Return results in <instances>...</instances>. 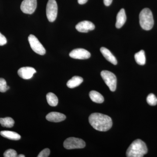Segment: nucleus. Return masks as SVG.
<instances>
[{"label":"nucleus","mask_w":157,"mask_h":157,"mask_svg":"<svg viewBox=\"0 0 157 157\" xmlns=\"http://www.w3.org/2000/svg\"><path fill=\"white\" fill-rule=\"evenodd\" d=\"M7 42V39L6 37L0 33V46L6 45Z\"/></svg>","instance_id":"25"},{"label":"nucleus","mask_w":157,"mask_h":157,"mask_svg":"<svg viewBox=\"0 0 157 157\" xmlns=\"http://www.w3.org/2000/svg\"><path fill=\"white\" fill-rule=\"evenodd\" d=\"M140 26L145 30L151 29L154 24L153 16L151 11L148 8L143 9L139 14Z\"/></svg>","instance_id":"3"},{"label":"nucleus","mask_w":157,"mask_h":157,"mask_svg":"<svg viewBox=\"0 0 157 157\" xmlns=\"http://www.w3.org/2000/svg\"><path fill=\"white\" fill-rule=\"evenodd\" d=\"M66 118L64 114L56 112L49 113L46 116L47 120L53 122H59L64 121Z\"/></svg>","instance_id":"12"},{"label":"nucleus","mask_w":157,"mask_h":157,"mask_svg":"<svg viewBox=\"0 0 157 157\" xmlns=\"http://www.w3.org/2000/svg\"><path fill=\"white\" fill-rule=\"evenodd\" d=\"M83 81V78L80 76H74L67 82V86L70 88H74L80 85Z\"/></svg>","instance_id":"16"},{"label":"nucleus","mask_w":157,"mask_h":157,"mask_svg":"<svg viewBox=\"0 0 157 157\" xmlns=\"http://www.w3.org/2000/svg\"><path fill=\"white\" fill-rule=\"evenodd\" d=\"M18 157H25V156L24 155H19L17 156Z\"/></svg>","instance_id":"28"},{"label":"nucleus","mask_w":157,"mask_h":157,"mask_svg":"<svg viewBox=\"0 0 157 157\" xmlns=\"http://www.w3.org/2000/svg\"><path fill=\"white\" fill-rule=\"evenodd\" d=\"M4 156L5 157H17V152L14 150L10 149L5 151L4 154Z\"/></svg>","instance_id":"23"},{"label":"nucleus","mask_w":157,"mask_h":157,"mask_svg":"<svg viewBox=\"0 0 157 157\" xmlns=\"http://www.w3.org/2000/svg\"><path fill=\"white\" fill-rule=\"evenodd\" d=\"M37 0H23L21 5V9L23 13L32 14L37 7Z\"/></svg>","instance_id":"8"},{"label":"nucleus","mask_w":157,"mask_h":157,"mask_svg":"<svg viewBox=\"0 0 157 157\" xmlns=\"http://www.w3.org/2000/svg\"><path fill=\"white\" fill-rule=\"evenodd\" d=\"M95 28L94 25L91 21H81L76 26V29L80 33H88L90 31L94 29Z\"/></svg>","instance_id":"11"},{"label":"nucleus","mask_w":157,"mask_h":157,"mask_svg":"<svg viewBox=\"0 0 157 157\" xmlns=\"http://www.w3.org/2000/svg\"><path fill=\"white\" fill-rule=\"evenodd\" d=\"M46 16L50 22L56 19L58 13V6L56 0H48L46 6Z\"/></svg>","instance_id":"6"},{"label":"nucleus","mask_w":157,"mask_h":157,"mask_svg":"<svg viewBox=\"0 0 157 157\" xmlns=\"http://www.w3.org/2000/svg\"><path fill=\"white\" fill-rule=\"evenodd\" d=\"M147 152V148L145 143L140 139H137L129 147L126 155L128 157H142Z\"/></svg>","instance_id":"2"},{"label":"nucleus","mask_w":157,"mask_h":157,"mask_svg":"<svg viewBox=\"0 0 157 157\" xmlns=\"http://www.w3.org/2000/svg\"><path fill=\"white\" fill-rule=\"evenodd\" d=\"M36 73V70L31 67H23L21 68L17 71L20 77L25 79H30Z\"/></svg>","instance_id":"10"},{"label":"nucleus","mask_w":157,"mask_h":157,"mask_svg":"<svg viewBox=\"0 0 157 157\" xmlns=\"http://www.w3.org/2000/svg\"><path fill=\"white\" fill-rule=\"evenodd\" d=\"M70 56L72 58L78 59H86L91 56L89 52L83 48H76L70 52Z\"/></svg>","instance_id":"9"},{"label":"nucleus","mask_w":157,"mask_h":157,"mask_svg":"<svg viewBox=\"0 0 157 157\" xmlns=\"http://www.w3.org/2000/svg\"><path fill=\"white\" fill-rule=\"evenodd\" d=\"M86 143L80 138L70 137L67 138L63 143V146L67 149L84 148Z\"/></svg>","instance_id":"5"},{"label":"nucleus","mask_w":157,"mask_h":157,"mask_svg":"<svg viewBox=\"0 0 157 157\" xmlns=\"http://www.w3.org/2000/svg\"><path fill=\"white\" fill-rule=\"evenodd\" d=\"M46 99L48 104L52 107H56L58 104V99L52 93H48L46 95Z\"/></svg>","instance_id":"19"},{"label":"nucleus","mask_w":157,"mask_h":157,"mask_svg":"<svg viewBox=\"0 0 157 157\" xmlns=\"http://www.w3.org/2000/svg\"><path fill=\"white\" fill-rule=\"evenodd\" d=\"M9 88V86H7L6 80L4 78H0V92L2 93L6 92Z\"/></svg>","instance_id":"22"},{"label":"nucleus","mask_w":157,"mask_h":157,"mask_svg":"<svg viewBox=\"0 0 157 157\" xmlns=\"http://www.w3.org/2000/svg\"><path fill=\"white\" fill-rule=\"evenodd\" d=\"M101 76L110 91H115L117 82L115 75L110 71L103 70L101 72Z\"/></svg>","instance_id":"4"},{"label":"nucleus","mask_w":157,"mask_h":157,"mask_svg":"<svg viewBox=\"0 0 157 157\" xmlns=\"http://www.w3.org/2000/svg\"><path fill=\"white\" fill-rule=\"evenodd\" d=\"M135 58L136 63L140 65H144L146 63V57L145 52L143 50H140L139 52L135 54Z\"/></svg>","instance_id":"18"},{"label":"nucleus","mask_w":157,"mask_h":157,"mask_svg":"<svg viewBox=\"0 0 157 157\" xmlns=\"http://www.w3.org/2000/svg\"><path fill=\"white\" fill-rule=\"evenodd\" d=\"M89 121L94 129L100 132H107L112 126L111 118L102 113H92L89 117Z\"/></svg>","instance_id":"1"},{"label":"nucleus","mask_w":157,"mask_h":157,"mask_svg":"<svg viewBox=\"0 0 157 157\" xmlns=\"http://www.w3.org/2000/svg\"><path fill=\"white\" fill-rule=\"evenodd\" d=\"M100 50L103 56L108 61L110 62L113 64L114 65L117 64V60L109 49L105 47H101Z\"/></svg>","instance_id":"13"},{"label":"nucleus","mask_w":157,"mask_h":157,"mask_svg":"<svg viewBox=\"0 0 157 157\" xmlns=\"http://www.w3.org/2000/svg\"><path fill=\"white\" fill-rule=\"evenodd\" d=\"M0 135L5 138L10 140H17L21 138L20 135L16 132L9 131H3L0 132Z\"/></svg>","instance_id":"15"},{"label":"nucleus","mask_w":157,"mask_h":157,"mask_svg":"<svg viewBox=\"0 0 157 157\" xmlns=\"http://www.w3.org/2000/svg\"><path fill=\"white\" fill-rule=\"evenodd\" d=\"M113 0H104V4L106 6H109L111 5Z\"/></svg>","instance_id":"26"},{"label":"nucleus","mask_w":157,"mask_h":157,"mask_svg":"<svg viewBox=\"0 0 157 157\" xmlns=\"http://www.w3.org/2000/svg\"><path fill=\"white\" fill-rule=\"evenodd\" d=\"M14 124V120L12 118L7 117L0 118V124L3 127L11 128L13 127Z\"/></svg>","instance_id":"20"},{"label":"nucleus","mask_w":157,"mask_h":157,"mask_svg":"<svg viewBox=\"0 0 157 157\" xmlns=\"http://www.w3.org/2000/svg\"><path fill=\"white\" fill-rule=\"evenodd\" d=\"M127 17L124 9H121L119 12L118 13L117 16L116 23V27L117 29H120L126 21Z\"/></svg>","instance_id":"14"},{"label":"nucleus","mask_w":157,"mask_h":157,"mask_svg":"<svg viewBox=\"0 0 157 157\" xmlns=\"http://www.w3.org/2000/svg\"><path fill=\"white\" fill-rule=\"evenodd\" d=\"M88 0H78V2L80 5H83L87 2Z\"/></svg>","instance_id":"27"},{"label":"nucleus","mask_w":157,"mask_h":157,"mask_svg":"<svg viewBox=\"0 0 157 157\" xmlns=\"http://www.w3.org/2000/svg\"><path fill=\"white\" fill-rule=\"evenodd\" d=\"M28 40L31 48L36 53L40 55L45 54L46 52L45 48L36 37L33 35H29Z\"/></svg>","instance_id":"7"},{"label":"nucleus","mask_w":157,"mask_h":157,"mask_svg":"<svg viewBox=\"0 0 157 157\" xmlns=\"http://www.w3.org/2000/svg\"><path fill=\"white\" fill-rule=\"evenodd\" d=\"M147 102L151 106H155L157 104V98L154 94H150L147 98Z\"/></svg>","instance_id":"21"},{"label":"nucleus","mask_w":157,"mask_h":157,"mask_svg":"<svg viewBox=\"0 0 157 157\" xmlns=\"http://www.w3.org/2000/svg\"><path fill=\"white\" fill-rule=\"evenodd\" d=\"M90 98L91 100L95 103L101 104L104 101V98L100 93L92 90L90 92L89 94Z\"/></svg>","instance_id":"17"},{"label":"nucleus","mask_w":157,"mask_h":157,"mask_svg":"<svg viewBox=\"0 0 157 157\" xmlns=\"http://www.w3.org/2000/svg\"><path fill=\"white\" fill-rule=\"evenodd\" d=\"M50 150L48 148H45L40 152L38 155V157H48L50 155Z\"/></svg>","instance_id":"24"}]
</instances>
